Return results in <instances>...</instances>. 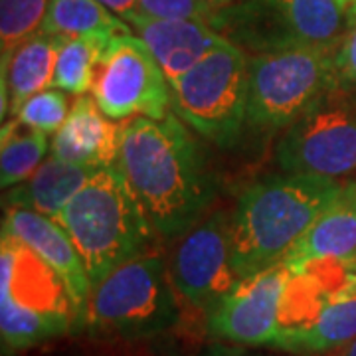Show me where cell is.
Masks as SVG:
<instances>
[{
  "mask_svg": "<svg viewBox=\"0 0 356 356\" xmlns=\"http://www.w3.org/2000/svg\"><path fill=\"white\" fill-rule=\"evenodd\" d=\"M115 168L151 228L165 238L194 228L214 194L198 147L175 115L129 121Z\"/></svg>",
  "mask_w": 356,
  "mask_h": 356,
  "instance_id": "cell-1",
  "label": "cell"
},
{
  "mask_svg": "<svg viewBox=\"0 0 356 356\" xmlns=\"http://www.w3.org/2000/svg\"><path fill=\"white\" fill-rule=\"evenodd\" d=\"M341 184L317 175H275L242 192L232 216V261L240 277L277 266L323 210Z\"/></svg>",
  "mask_w": 356,
  "mask_h": 356,
  "instance_id": "cell-2",
  "label": "cell"
},
{
  "mask_svg": "<svg viewBox=\"0 0 356 356\" xmlns=\"http://www.w3.org/2000/svg\"><path fill=\"white\" fill-rule=\"evenodd\" d=\"M56 222L76 245L91 289L137 257L153 229L115 166H103L89 178Z\"/></svg>",
  "mask_w": 356,
  "mask_h": 356,
  "instance_id": "cell-3",
  "label": "cell"
},
{
  "mask_svg": "<svg viewBox=\"0 0 356 356\" xmlns=\"http://www.w3.org/2000/svg\"><path fill=\"white\" fill-rule=\"evenodd\" d=\"M177 318V299L163 261L137 255L91 289L79 325L95 334L139 339L170 329Z\"/></svg>",
  "mask_w": 356,
  "mask_h": 356,
  "instance_id": "cell-4",
  "label": "cell"
},
{
  "mask_svg": "<svg viewBox=\"0 0 356 356\" xmlns=\"http://www.w3.org/2000/svg\"><path fill=\"white\" fill-rule=\"evenodd\" d=\"M332 89H339L332 50L301 46L255 54L250 60L245 123L287 127Z\"/></svg>",
  "mask_w": 356,
  "mask_h": 356,
  "instance_id": "cell-5",
  "label": "cell"
},
{
  "mask_svg": "<svg viewBox=\"0 0 356 356\" xmlns=\"http://www.w3.org/2000/svg\"><path fill=\"white\" fill-rule=\"evenodd\" d=\"M250 62L242 48L222 40L170 86L178 115L206 139L228 147L245 123Z\"/></svg>",
  "mask_w": 356,
  "mask_h": 356,
  "instance_id": "cell-6",
  "label": "cell"
},
{
  "mask_svg": "<svg viewBox=\"0 0 356 356\" xmlns=\"http://www.w3.org/2000/svg\"><path fill=\"white\" fill-rule=\"evenodd\" d=\"M332 91L281 137L275 159L285 172L337 180L356 168V107Z\"/></svg>",
  "mask_w": 356,
  "mask_h": 356,
  "instance_id": "cell-7",
  "label": "cell"
},
{
  "mask_svg": "<svg viewBox=\"0 0 356 356\" xmlns=\"http://www.w3.org/2000/svg\"><path fill=\"white\" fill-rule=\"evenodd\" d=\"M91 91L109 119L131 115L165 119L172 102L170 83L153 51L131 32L109 42Z\"/></svg>",
  "mask_w": 356,
  "mask_h": 356,
  "instance_id": "cell-8",
  "label": "cell"
},
{
  "mask_svg": "<svg viewBox=\"0 0 356 356\" xmlns=\"http://www.w3.org/2000/svg\"><path fill=\"white\" fill-rule=\"evenodd\" d=\"M232 220L214 214L182 236L172 259V281L194 307L212 311L228 295L240 275L232 261Z\"/></svg>",
  "mask_w": 356,
  "mask_h": 356,
  "instance_id": "cell-9",
  "label": "cell"
},
{
  "mask_svg": "<svg viewBox=\"0 0 356 356\" xmlns=\"http://www.w3.org/2000/svg\"><path fill=\"white\" fill-rule=\"evenodd\" d=\"M291 271L281 261L240 277L234 289L210 311V332L240 344H269L280 332V305Z\"/></svg>",
  "mask_w": 356,
  "mask_h": 356,
  "instance_id": "cell-10",
  "label": "cell"
},
{
  "mask_svg": "<svg viewBox=\"0 0 356 356\" xmlns=\"http://www.w3.org/2000/svg\"><path fill=\"white\" fill-rule=\"evenodd\" d=\"M0 303L32 313L70 329L76 307L62 277L32 248L2 229Z\"/></svg>",
  "mask_w": 356,
  "mask_h": 356,
  "instance_id": "cell-11",
  "label": "cell"
},
{
  "mask_svg": "<svg viewBox=\"0 0 356 356\" xmlns=\"http://www.w3.org/2000/svg\"><path fill=\"white\" fill-rule=\"evenodd\" d=\"M2 229L13 234L20 242L32 248L48 266L62 277L76 307L77 323L88 305L91 283L88 271L77 254L76 245L54 218L44 216L26 208H10L6 212Z\"/></svg>",
  "mask_w": 356,
  "mask_h": 356,
  "instance_id": "cell-12",
  "label": "cell"
},
{
  "mask_svg": "<svg viewBox=\"0 0 356 356\" xmlns=\"http://www.w3.org/2000/svg\"><path fill=\"white\" fill-rule=\"evenodd\" d=\"M105 117L93 97H79L51 140V156L70 165L115 166L123 127Z\"/></svg>",
  "mask_w": 356,
  "mask_h": 356,
  "instance_id": "cell-13",
  "label": "cell"
},
{
  "mask_svg": "<svg viewBox=\"0 0 356 356\" xmlns=\"http://www.w3.org/2000/svg\"><path fill=\"white\" fill-rule=\"evenodd\" d=\"M127 24L153 51L170 86L224 40L212 26L196 20H154L135 14Z\"/></svg>",
  "mask_w": 356,
  "mask_h": 356,
  "instance_id": "cell-14",
  "label": "cell"
},
{
  "mask_svg": "<svg viewBox=\"0 0 356 356\" xmlns=\"http://www.w3.org/2000/svg\"><path fill=\"white\" fill-rule=\"evenodd\" d=\"M318 257L356 261V182L341 188L311 228L293 243L283 257V264L293 273L307 261Z\"/></svg>",
  "mask_w": 356,
  "mask_h": 356,
  "instance_id": "cell-15",
  "label": "cell"
},
{
  "mask_svg": "<svg viewBox=\"0 0 356 356\" xmlns=\"http://www.w3.org/2000/svg\"><path fill=\"white\" fill-rule=\"evenodd\" d=\"M65 38L38 32L2 56V117L6 105L18 113L32 95L51 88L58 51Z\"/></svg>",
  "mask_w": 356,
  "mask_h": 356,
  "instance_id": "cell-16",
  "label": "cell"
},
{
  "mask_svg": "<svg viewBox=\"0 0 356 356\" xmlns=\"http://www.w3.org/2000/svg\"><path fill=\"white\" fill-rule=\"evenodd\" d=\"M97 170V166L70 165L51 156L24 180V184H18L8 192V206L26 208L56 220Z\"/></svg>",
  "mask_w": 356,
  "mask_h": 356,
  "instance_id": "cell-17",
  "label": "cell"
},
{
  "mask_svg": "<svg viewBox=\"0 0 356 356\" xmlns=\"http://www.w3.org/2000/svg\"><path fill=\"white\" fill-rule=\"evenodd\" d=\"M355 339L356 295H353L325 307L317 321L305 331L280 332L269 346L299 355H315L353 343Z\"/></svg>",
  "mask_w": 356,
  "mask_h": 356,
  "instance_id": "cell-18",
  "label": "cell"
},
{
  "mask_svg": "<svg viewBox=\"0 0 356 356\" xmlns=\"http://www.w3.org/2000/svg\"><path fill=\"white\" fill-rule=\"evenodd\" d=\"M42 32L77 38V36H119L131 32L129 26L97 0H50Z\"/></svg>",
  "mask_w": 356,
  "mask_h": 356,
  "instance_id": "cell-19",
  "label": "cell"
},
{
  "mask_svg": "<svg viewBox=\"0 0 356 356\" xmlns=\"http://www.w3.org/2000/svg\"><path fill=\"white\" fill-rule=\"evenodd\" d=\"M113 38L115 36H102V34L65 38L58 51L51 88L76 93V95H81L93 88L103 54Z\"/></svg>",
  "mask_w": 356,
  "mask_h": 356,
  "instance_id": "cell-20",
  "label": "cell"
},
{
  "mask_svg": "<svg viewBox=\"0 0 356 356\" xmlns=\"http://www.w3.org/2000/svg\"><path fill=\"white\" fill-rule=\"evenodd\" d=\"M48 153V135L22 125L20 121H8L2 127V153L0 175L2 188H14L36 172L42 159Z\"/></svg>",
  "mask_w": 356,
  "mask_h": 356,
  "instance_id": "cell-21",
  "label": "cell"
},
{
  "mask_svg": "<svg viewBox=\"0 0 356 356\" xmlns=\"http://www.w3.org/2000/svg\"><path fill=\"white\" fill-rule=\"evenodd\" d=\"M327 305L331 301L307 273H291L281 295L280 332L305 331Z\"/></svg>",
  "mask_w": 356,
  "mask_h": 356,
  "instance_id": "cell-22",
  "label": "cell"
},
{
  "mask_svg": "<svg viewBox=\"0 0 356 356\" xmlns=\"http://www.w3.org/2000/svg\"><path fill=\"white\" fill-rule=\"evenodd\" d=\"M50 0H0V44L2 56L24 40L42 32Z\"/></svg>",
  "mask_w": 356,
  "mask_h": 356,
  "instance_id": "cell-23",
  "label": "cell"
},
{
  "mask_svg": "<svg viewBox=\"0 0 356 356\" xmlns=\"http://www.w3.org/2000/svg\"><path fill=\"white\" fill-rule=\"evenodd\" d=\"M18 121L22 125L42 131L58 133L67 119V99L60 89H44L32 95L18 111Z\"/></svg>",
  "mask_w": 356,
  "mask_h": 356,
  "instance_id": "cell-24",
  "label": "cell"
},
{
  "mask_svg": "<svg viewBox=\"0 0 356 356\" xmlns=\"http://www.w3.org/2000/svg\"><path fill=\"white\" fill-rule=\"evenodd\" d=\"M137 14L154 20H196L210 24L214 8L204 0H139Z\"/></svg>",
  "mask_w": 356,
  "mask_h": 356,
  "instance_id": "cell-25",
  "label": "cell"
},
{
  "mask_svg": "<svg viewBox=\"0 0 356 356\" xmlns=\"http://www.w3.org/2000/svg\"><path fill=\"white\" fill-rule=\"evenodd\" d=\"M334 70L339 88H356V13L350 10V28L334 51Z\"/></svg>",
  "mask_w": 356,
  "mask_h": 356,
  "instance_id": "cell-26",
  "label": "cell"
},
{
  "mask_svg": "<svg viewBox=\"0 0 356 356\" xmlns=\"http://www.w3.org/2000/svg\"><path fill=\"white\" fill-rule=\"evenodd\" d=\"M99 4H103L107 10H111L117 14L121 20L129 22L135 14H137V2L139 0H97Z\"/></svg>",
  "mask_w": 356,
  "mask_h": 356,
  "instance_id": "cell-27",
  "label": "cell"
},
{
  "mask_svg": "<svg viewBox=\"0 0 356 356\" xmlns=\"http://www.w3.org/2000/svg\"><path fill=\"white\" fill-rule=\"evenodd\" d=\"M206 4H210L214 10H218V8H222V6H226V4H229V2H234V0H204Z\"/></svg>",
  "mask_w": 356,
  "mask_h": 356,
  "instance_id": "cell-28",
  "label": "cell"
},
{
  "mask_svg": "<svg viewBox=\"0 0 356 356\" xmlns=\"http://www.w3.org/2000/svg\"><path fill=\"white\" fill-rule=\"evenodd\" d=\"M341 356H356V339L353 343H348V346L343 350V355Z\"/></svg>",
  "mask_w": 356,
  "mask_h": 356,
  "instance_id": "cell-29",
  "label": "cell"
},
{
  "mask_svg": "<svg viewBox=\"0 0 356 356\" xmlns=\"http://www.w3.org/2000/svg\"><path fill=\"white\" fill-rule=\"evenodd\" d=\"M344 4H348V6H350V4H353V2H356V0H343Z\"/></svg>",
  "mask_w": 356,
  "mask_h": 356,
  "instance_id": "cell-30",
  "label": "cell"
},
{
  "mask_svg": "<svg viewBox=\"0 0 356 356\" xmlns=\"http://www.w3.org/2000/svg\"><path fill=\"white\" fill-rule=\"evenodd\" d=\"M350 10H353V13H356V2H353V4H350Z\"/></svg>",
  "mask_w": 356,
  "mask_h": 356,
  "instance_id": "cell-31",
  "label": "cell"
}]
</instances>
